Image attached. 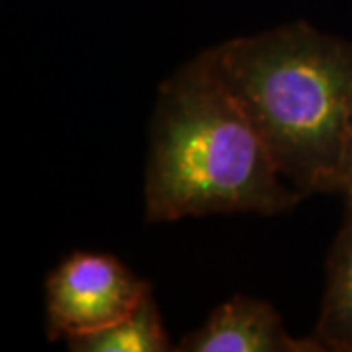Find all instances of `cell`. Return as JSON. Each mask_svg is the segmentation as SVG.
Instances as JSON below:
<instances>
[{"label":"cell","mask_w":352,"mask_h":352,"mask_svg":"<svg viewBox=\"0 0 352 352\" xmlns=\"http://www.w3.org/2000/svg\"><path fill=\"white\" fill-rule=\"evenodd\" d=\"M303 198L337 190L352 129V41L305 22L204 51Z\"/></svg>","instance_id":"cell-1"},{"label":"cell","mask_w":352,"mask_h":352,"mask_svg":"<svg viewBox=\"0 0 352 352\" xmlns=\"http://www.w3.org/2000/svg\"><path fill=\"white\" fill-rule=\"evenodd\" d=\"M201 51L159 87L145 180L147 221L294 210L303 196Z\"/></svg>","instance_id":"cell-2"},{"label":"cell","mask_w":352,"mask_h":352,"mask_svg":"<svg viewBox=\"0 0 352 352\" xmlns=\"http://www.w3.org/2000/svg\"><path fill=\"white\" fill-rule=\"evenodd\" d=\"M151 294V284L106 254L75 252L45 282L47 337L87 335L120 321Z\"/></svg>","instance_id":"cell-3"},{"label":"cell","mask_w":352,"mask_h":352,"mask_svg":"<svg viewBox=\"0 0 352 352\" xmlns=\"http://www.w3.org/2000/svg\"><path fill=\"white\" fill-rule=\"evenodd\" d=\"M180 352H325L314 339H296L270 303L235 296L219 305L200 329L186 335Z\"/></svg>","instance_id":"cell-4"},{"label":"cell","mask_w":352,"mask_h":352,"mask_svg":"<svg viewBox=\"0 0 352 352\" xmlns=\"http://www.w3.org/2000/svg\"><path fill=\"white\" fill-rule=\"evenodd\" d=\"M325 352H352V212L327 256V286L311 335Z\"/></svg>","instance_id":"cell-5"},{"label":"cell","mask_w":352,"mask_h":352,"mask_svg":"<svg viewBox=\"0 0 352 352\" xmlns=\"http://www.w3.org/2000/svg\"><path fill=\"white\" fill-rule=\"evenodd\" d=\"M73 352H166L173 351L151 294L138 307L108 327L67 339Z\"/></svg>","instance_id":"cell-6"},{"label":"cell","mask_w":352,"mask_h":352,"mask_svg":"<svg viewBox=\"0 0 352 352\" xmlns=\"http://www.w3.org/2000/svg\"><path fill=\"white\" fill-rule=\"evenodd\" d=\"M337 194H342L346 201V210L352 212V129L346 138L342 157H340L339 173H337Z\"/></svg>","instance_id":"cell-7"}]
</instances>
